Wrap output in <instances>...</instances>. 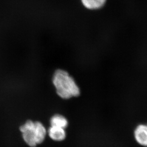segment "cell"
<instances>
[{
	"mask_svg": "<svg viewBox=\"0 0 147 147\" xmlns=\"http://www.w3.org/2000/svg\"><path fill=\"white\" fill-rule=\"evenodd\" d=\"M85 8L90 10H97L105 5L106 0H81Z\"/></svg>",
	"mask_w": 147,
	"mask_h": 147,
	"instance_id": "cell-6",
	"label": "cell"
},
{
	"mask_svg": "<svg viewBox=\"0 0 147 147\" xmlns=\"http://www.w3.org/2000/svg\"><path fill=\"white\" fill-rule=\"evenodd\" d=\"M134 137L140 145L147 147V126L144 124H140L137 126L134 131Z\"/></svg>",
	"mask_w": 147,
	"mask_h": 147,
	"instance_id": "cell-3",
	"label": "cell"
},
{
	"mask_svg": "<svg viewBox=\"0 0 147 147\" xmlns=\"http://www.w3.org/2000/svg\"><path fill=\"white\" fill-rule=\"evenodd\" d=\"M50 125L51 126L59 127L65 129L68 126V121L64 116L57 114L51 118Z\"/></svg>",
	"mask_w": 147,
	"mask_h": 147,
	"instance_id": "cell-5",
	"label": "cell"
},
{
	"mask_svg": "<svg viewBox=\"0 0 147 147\" xmlns=\"http://www.w3.org/2000/svg\"><path fill=\"white\" fill-rule=\"evenodd\" d=\"M50 138L54 141L61 142L66 138V132L65 129L56 126H50L47 131Z\"/></svg>",
	"mask_w": 147,
	"mask_h": 147,
	"instance_id": "cell-4",
	"label": "cell"
},
{
	"mask_svg": "<svg viewBox=\"0 0 147 147\" xmlns=\"http://www.w3.org/2000/svg\"><path fill=\"white\" fill-rule=\"evenodd\" d=\"M146 126H147V125H146Z\"/></svg>",
	"mask_w": 147,
	"mask_h": 147,
	"instance_id": "cell-7",
	"label": "cell"
},
{
	"mask_svg": "<svg viewBox=\"0 0 147 147\" xmlns=\"http://www.w3.org/2000/svg\"><path fill=\"white\" fill-rule=\"evenodd\" d=\"M52 82L57 94L63 99H69L80 95L79 86L68 72L63 69L55 70Z\"/></svg>",
	"mask_w": 147,
	"mask_h": 147,
	"instance_id": "cell-1",
	"label": "cell"
},
{
	"mask_svg": "<svg viewBox=\"0 0 147 147\" xmlns=\"http://www.w3.org/2000/svg\"><path fill=\"white\" fill-rule=\"evenodd\" d=\"M24 142L30 147L42 144L45 139L47 131L42 123L27 121L20 127Z\"/></svg>",
	"mask_w": 147,
	"mask_h": 147,
	"instance_id": "cell-2",
	"label": "cell"
}]
</instances>
